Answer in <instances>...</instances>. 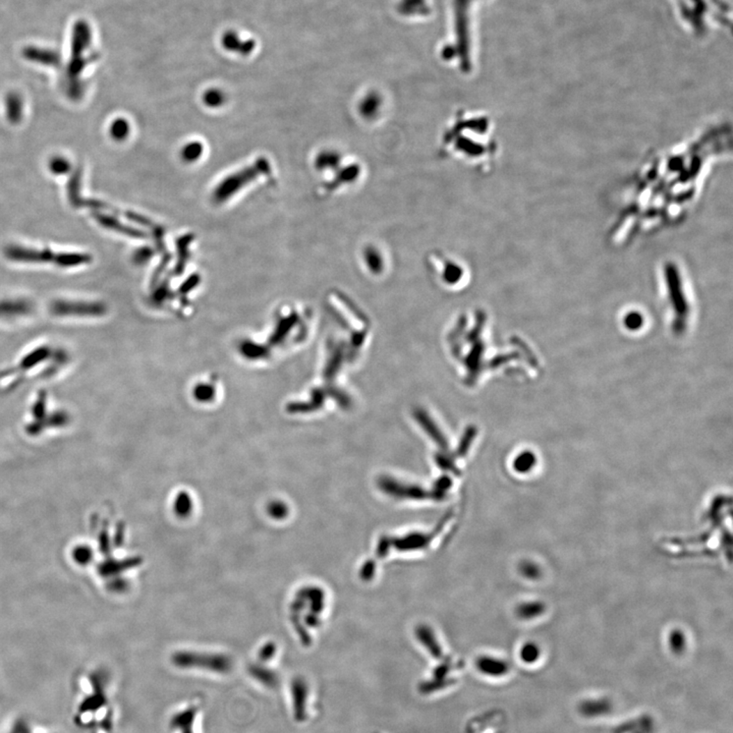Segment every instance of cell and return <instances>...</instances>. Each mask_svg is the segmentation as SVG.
I'll return each instance as SVG.
<instances>
[{"label": "cell", "instance_id": "6da1fadb", "mask_svg": "<svg viewBox=\"0 0 733 733\" xmlns=\"http://www.w3.org/2000/svg\"><path fill=\"white\" fill-rule=\"evenodd\" d=\"M468 115L471 130V114ZM468 133L460 117H456L453 127L447 130L443 148L447 153H455L468 161L490 163L496 154V143L491 139V121L488 115H474L473 128ZM455 155V156H456Z\"/></svg>", "mask_w": 733, "mask_h": 733}, {"label": "cell", "instance_id": "7a4b0ae2", "mask_svg": "<svg viewBox=\"0 0 733 733\" xmlns=\"http://www.w3.org/2000/svg\"><path fill=\"white\" fill-rule=\"evenodd\" d=\"M92 42V31L87 22L80 20L73 28L70 59L66 68V92L72 100L82 99L84 83L81 75L89 64L99 59L97 53H87Z\"/></svg>", "mask_w": 733, "mask_h": 733}, {"label": "cell", "instance_id": "3957f363", "mask_svg": "<svg viewBox=\"0 0 733 733\" xmlns=\"http://www.w3.org/2000/svg\"><path fill=\"white\" fill-rule=\"evenodd\" d=\"M4 256L13 262L26 264H53L59 268H74L90 264L92 256L86 253H66L52 250L35 249L19 245H10L4 249Z\"/></svg>", "mask_w": 733, "mask_h": 733}, {"label": "cell", "instance_id": "277c9868", "mask_svg": "<svg viewBox=\"0 0 733 733\" xmlns=\"http://www.w3.org/2000/svg\"><path fill=\"white\" fill-rule=\"evenodd\" d=\"M471 0H455L456 44L453 50H444L443 56L451 59L453 54L460 56V66L467 72L471 68L469 55V10Z\"/></svg>", "mask_w": 733, "mask_h": 733}, {"label": "cell", "instance_id": "5b68a950", "mask_svg": "<svg viewBox=\"0 0 733 733\" xmlns=\"http://www.w3.org/2000/svg\"><path fill=\"white\" fill-rule=\"evenodd\" d=\"M31 417H32V421L27 426V432L32 436L38 435L46 428H59V427L66 426L68 421V415L63 411L51 413L48 418L47 395L45 392H41L36 402L33 405L32 409H31Z\"/></svg>", "mask_w": 733, "mask_h": 733}, {"label": "cell", "instance_id": "8992f818", "mask_svg": "<svg viewBox=\"0 0 733 733\" xmlns=\"http://www.w3.org/2000/svg\"><path fill=\"white\" fill-rule=\"evenodd\" d=\"M50 310L56 317H100L105 314L106 307L100 302L59 299L50 303Z\"/></svg>", "mask_w": 733, "mask_h": 733}, {"label": "cell", "instance_id": "52a82bcc", "mask_svg": "<svg viewBox=\"0 0 733 733\" xmlns=\"http://www.w3.org/2000/svg\"><path fill=\"white\" fill-rule=\"evenodd\" d=\"M50 347H40L38 349H35L34 351H31L30 353L24 356L15 369L3 372L0 376V379H4V378L8 377L12 378L13 376H15L17 379H15V386H17V383L21 381L20 380V376H24V374L27 373V372L35 369L39 364L45 362L46 358H50Z\"/></svg>", "mask_w": 733, "mask_h": 733}, {"label": "cell", "instance_id": "ba28073f", "mask_svg": "<svg viewBox=\"0 0 733 733\" xmlns=\"http://www.w3.org/2000/svg\"><path fill=\"white\" fill-rule=\"evenodd\" d=\"M379 486L385 493L393 498H398V499L423 500L431 498L430 496H432L420 487L409 486V485L407 486V485L400 484L391 479L381 480ZM432 499H434L433 496H432Z\"/></svg>", "mask_w": 733, "mask_h": 733}, {"label": "cell", "instance_id": "9c48e42d", "mask_svg": "<svg viewBox=\"0 0 733 733\" xmlns=\"http://www.w3.org/2000/svg\"><path fill=\"white\" fill-rule=\"evenodd\" d=\"M34 305L25 299H3L0 300V319H17L32 314Z\"/></svg>", "mask_w": 733, "mask_h": 733}, {"label": "cell", "instance_id": "30bf717a", "mask_svg": "<svg viewBox=\"0 0 733 733\" xmlns=\"http://www.w3.org/2000/svg\"><path fill=\"white\" fill-rule=\"evenodd\" d=\"M442 526L443 524L433 534L411 533L400 539H391V545L400 551L422 550L428 547Z\"/></svg>", "mask_w": 733, "mask_h": 733}, {"label": "cell", "instance_id": "8fae6325", "mask_svg": "<svg viewBox=\"0 0 733 733\" xmlns=\"http://www.w3.org/2000/svg\"><path fill=\"white\" fill-rule=\"evenodd\" d=\"M23 56L31 63L51 66V68H59L61 63V55L59 52L47 50V48L36 47V46H28L24 48Z\"/></svg>", "mask_w": 733, "mask_h": 733}, {"label": "cell", "instance_id": "7c38bea8", "mask_svg": "<svg viewBox=\"0 0 733 733\" xmlns=\"http://www.w3.org/2000/svg\"><path fill=\"white\" fill-rule=\"evenodd\" d=\"M6 115L8 123L19 125L23 121L24 101L19 93L10 92L6 97Z\"/></svg>", "mask_w": 733, "mask_h": 733}, {"label": "cell", "instance_id": "4fadbf2b", "mask_svg": "<svg viewBox=\"0 0 733 733\" xmlns=\"http://www.w3.org/2000/svg\"><path fill=\"white\" fill-rule=\"evenodd\" d=\"M82 181H83V169L81 167H77L66 186L68 201L75 208H81L84 200L81 197Z\"/></svg>", "mask_w": 733, "mask_h": 733}, {"label": "cell", "instance_id": "5bb4252c", "mask_svg": "<svg viewBox=\"0 0 733 733\" xmlns=\"http://www.w3.org/2000/svg\"><path fill=\"white\" fill-rule=\"evenodd\" d=\"M478 670L482 671L485 674L488 675H502L506 673L507 666L506 662L502 661V660L495 659L492 657H482L479 658L477 662Z\"/></svg>", "mask_w": 733, "mask_h": 733}, {"label": "cell", "instance_id": "9a60e30c", "mask_svg": "<svg viewBox=\"0 0 733 733\" xmlns=\"http://www.w3.org/2000/svg\"><path fill=\"white\" fill-rule=\"evenodd\" d=\"M416 633H417V637L420 640L421 643L426 646L430 650L432 654L435 655V656L441 655V648L438 645L437 640H436L433 630L428 626H425V624L418 626Z\"/></svg>", "mask_w": 733, "mask_h": 733}, {"label": "cell", "instance_id": "2e32d148", "mask_svg": "<svg viewBox=\"0 0 733 733\" xmlns=\"http://www.w3.org/2000/svg\"><path fill=\"white\" fill-rule=\"evenodd\" d=\"M130 123H128L127 119L119 117V119H116L115 121H112V126H110V136H112V138L114 139V141L123 142L125 141V139L128 138V135H130Z\"/></svg>", "mask_w": 733, "mask_h": 733}, {"label": "cell", "instance_id": "e0dca14e", "mask_svg": "<svg viewBox=\"0 0 733 733\" xmlns=\"http://www.w3.org/2000/svg\"><path fill=\"white\" fill-rule=\"evenodd\" d=\"M536 464H537L536 455L527 451L517 456V460H515V469L520 474H528L535 468Z\"/></svg>", "mask_w": 733, "mask_h": 733}, {"label": "cell", "instance_id": "ac0fdd59", "mask_svg": "<svg viewBox=\"0 0 733 733\" xmlns=\"http://www.w3.org/2000/svg\"><path fill=\"white\" fill-rule=\"evenodd\" d=\"M50 169L51 174H55V176H63V174H68L70 172L72 165H70V160L66 157L55 156L51 158L50 161Z\"/></svg>", "mask_w": 733, "mask_h": 733}, {"label": "cell", "instance_id": "d6986e66", "mask_svg": "<svg viewBox=\"0 0 733 733\" xmlns=\"http://www.w3.org/2000/svg\"><path fill=\"white\" fill-rule=\"evenodd\" d=\"M542 612H543V605L537 602L522 604L517 608L518 617L522 619H534V617H539Z\"/></svg>", "mask_w": 733, "mask_h": 733}, {"label": "cell", "instance_id": "ffe728a7", "mask_svg": "<svg viewBox=\"0 0 733 733\" xmlns=\"http://www.w3.org/2000/svg\"><path fill=\"white\" fill-rule=\"evenodd\" d=\"M645 319L640 312H630L624 318V325L630 331H639L643 327Z\"/></svg>", "mask_w": 733, "mask_h": 733}, {"label": "cell", "instance_id": "44dd1931", "mask_svg": "<svg viewBox=\"0 0 733 733\" xmlns=\"http://www.w3.org/2000/svg\"><path fill=\"white\" fill-rule=\"evenodd\" d=\"M203 147L198 142H192V143L188 144L185 146L183 149V158L185 159L188 163H192V161L198 160L202 155Z\"/></svg>", "mask_w": 733, "mask_h": 733}, {"label": "cell", "instance_id": "7402d4cb", "mask_svg": "<svg viewBox=\"0 0 733 733\" xmlns=\"http://www.w3.org/2000/svg\"><path fill=\"white\" fill-rule=\"evenodd\" d=\"M539 647L534 643L526 644L520 650V658H522V661L527 662V663H534V662L537 661V659H539Z\"/></svg>", "mask_w": 733, "mask_h": 733}, {"label": "cell", "instance_id": "603a6c76", "mask_svg": "<svg viewBox=\"0 0 733 733\" xmlns=\"http://www.w3.org/2000/svg\"><path fill=\"white\" fill-rule=\"evenodd\" d=\"M225 101V94L221 91L217 90V89L207 91L204 95V102L210 107H218V106L222 105Z\"/></svg>", "mask_w": 733, "mask_h": 733}, {"label": "cell", "instance_id": "cb8c5ba5", "mask_svg": "<svg viewBox=\"0 0 733 733\" xmlns=\"http://www.w3.org/2000/svg\"><path fill=\"white\" fill-rule=\"evenodd\" d=\"M670 646L675 652H681L683 650L684 646H686V639H684L683 633L679 632V630H675V632L671 633Z\"/></svg>", "mask_w": 733, "mask_h": 733}, {"label": "cell", "instance_id": "d4e9b609", "mask_svg": "<svg viewBox=\"0 0 733 733\" xmlns=\"http://www.w3.org/2000/svg\"><path fill=\"white\" fill-rule=\"evenodd\" d=\"M376 573V564L372 560H369L366 564L363 566L362 570H361V577L364 581H371L373 579L374 575Z\"/></svg>", "mask_w": 733, "mask_h": 733}, {"label": "cell", "instance_id": "484cf974", "mask_svg": "<svg viewBox=\"0 0 733 733\" xmlns=\"http://www.w3.org/2000/svg\"><path fill=\"white\" fill-rule=\"evenodd\" d=\"M520 573L524 577H528V579H535L539 575V569L531 562H524L520 566Z\"/></svg>", "mask_w": 733, "mask_h": 733}, {"label": "cell", "instance_id": "4316f807", "mask_svg": "<svg viewBox=\"0 0 733 733\" xmlns=\"http://www.w3.org/2000/svg\"><path fill=\"white\" fill-rule=\"evenodd\" d=\"M391 539L384 537L380 540L379 544H378L377 552L378 557H386L388 553L389 549L391 548Z\"/></svg>", "mask_w": 733, "mask_h": 733}]
</instances>
